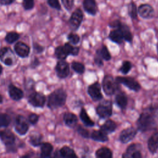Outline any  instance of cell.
Wrapping results in <instances>:
<instances>
[{"instance_id":"cell-48","label":"cell","mask_w":158,"mask_h":158,"mask_svg":"<svg viewBox=\"0 0 158 158\" xmlns=\"http://www.w3.org/2000/svg\"><path fill=\"white\" fill-rule=\"evenodd\" d=\"M15 0H0V4L1 5H9L12 4Z\"/></svg>"},{"instance_id":"cell-46","label":"cell","mask_w":158,"mask_h":158,"mask_svg":"<svg viewBox=\"0 0 158 158\" xmlns=\"http://www.w3.org/2000/svg\"><path fill=\"white\" fill-rule=\"evenodd\" d=\"M121 24H122V22L120 20H115L110 22L109 24V26L112 28H117L120 26Z\"/></svg>"},{"instance_id":"cell-28","label":"cell","mask_w":158,"mask_h":158,"mask_svg":"<svg viewBox=\"0 0 158 158\" xmlns=\"http://www.w3.org/2000/svg\"><path fill=\"white\" fill-rule=\"evenodd\" d=\"M59 152L62 157H77L74 150L67 146H63L60 149Z\"/></svg>"},{"instance_id":"cell-19","label":"cell","mask_w":158,"mask_h":158,"mask_svg":"<svg viewBox=\"0 0 158 158\" xmlns=\"http://www.w3.org/2000/svg\"><path fill=\"white\" fill-rule=\"evenodd\" d=\"M117 128L116 123L112 120H106L100 127V130L106 135L113 133Z\"/></svg>"},{"instance_id":"cell-8","label":"cell","mask_w":158,"mask_h":158,"mask_svg":"<svg viewBox=\"0 0 158 158\" xmlns=\"http://www.w3.org/2000/svg\"><path fill=\"white\" fill-rule=\"evenodd\" d=\"M101 86L99 82H94V83L90 85L87 89L88 94L91 98V99L94 101H99L102 99L103 96L101 93Z\"/></svg>"},{"instance_id":"cell-26","label":"cell","mask_w":158,"mask_h":158,"mask_svg":"<svg viewBox=\"0 0 158 158\" xmlns=\"http://www.w3.org/2000/svg\"><path fill=\"white\" fill-rule=\"evenodd\" d=\"M80 118L85 126L91 127L94 125V122L90 118L84 108H82L80 110Z\"/></svg>"},{"instance_id":"cell-51","label":"cell","mask_w":158,"mask_h":158,"mask_svg":"<svg viewBox=\"0 0 158 158\" xmlns=\"http://www.w3.org/2000/svg\"><path fill=\"white\" fill-rule=\"evenodd\" d=\"M157 52H158V43H157Z\"/></svg>"},{"instance_id":"cell-36","label":"cell","mask_w":158,"mask_h":158,"mask_svg":"<svg viewBox=\"0 0 158 158\" xmlns=\"http://www.w3.org/2000/svg\"><path fill=\"white\" fill-rule=\"evenodd\" d=\"M29 141L32 146H39L42 143V136L41 135H33L30 137Z\"/></svg>"},{"instance_id":"cell-40","label":"cell","mask_w":158,"mask_h":158,"mask_svg":"<svg viewBox=\"0 0 158 158\" xmlns=\"http://www.w3.org/2000/svg\"><path fill=\"white\" fill-rule=\"evenodd\" d=\"M67 39L72 44H77L80 41V36L75 33H70L67 36Z\"/></svg>"},{"instance_id":"cell-33","label":"cell","mask_w":158,"mask_h":158,"mask_svg":"<svg viewBox=\"0 0 158 158\" xmlns=\"http://www.w3.org/2000/svg\"><path fill=\"white\" fill-rule=\"evenodd\" d=\"M19 37H20V35L19 33L14 31H11L7 33L5 37V40L7 43L9 44H12L16 41H17Z\"/></svg>"},{"instance_id":"cell-15","label":"cell","mask_w":158,"mask_h":158,"mask_svg":"<svg viewBox=\"0 0 158 158\" xmlns=\"http://www.w3.org/2000/svg\"><path fill=\"white\" fill-rule=\"evenodd\" d=\"M0 138L2 142L7 146L12 145L15 140L14 135L9 130L0 131Z\"/></svg>"},{"instance_id":"cell-27","label":"cell","mask_w":158,"mask_h":158,"mask_svg":"<svg viewBox=\"0 0 158 158\" xmlns=\"http://www.w3.org/2000/svg\"><path fill=\"white\" fill-rule=\"evenodd\" d=\"M120 28L123 37V40L128 42V43H131L132 40H133V36L131 34V32L130 30V28L125 24H123L122 23L120 26L119 27Z\"/></svg>"},{"instance_id":"cell-32","label":"cell","mask_w":158,"mask_h":158,"mask_svg":"<svg viewBox=\"0 0 158 158\" xmlns=\"http://www.w3.org/2000/svg\"><path fill=\"white\" fill-rule=\"evenodd\" d=\"M55 55L60 60H65L68 56L62 46H59L55 49Z\"/></svg>"},{"instance_id":"cell-43","label":"cell","mask_w":158,"mask_h":158,"mask_svg":"<svg viewBox=\"0 0 158 158\" xmlns=\"http://www.w3.org/2000/svg\"><path fill=\"white\" fill-rule=\"evenodd\" d=\"M34 4V0H23V7L25 10L32 9Z\"/></svg>"},{"instance_id":"cell-20","label":"cell","mask_w":158,"mask_h":158,"mask_svg":"<svg viewBox=\"0 0 158 158\" xmlns=\"http://www.w3.org/2000/svg\"><path fill=\"white\" fill-rule=\"evenodd\" d=\"M64 121L67 126L73 128L76 126L78 122L77 117L75 114L71 112H67L64 115Z\"/></svg>"},{"instance_id":"cell-9","label":"cell","mask_w":158,"mask_h":158,"mask_svg":"<svg viewBox=\"0 0 158 158\" xmlns=\"http://www.w3.org/2000/svg\"><path fill=\"white\" fill-rule=\"evenodd\" d=\"M28 102L34 107H43L46 102V97L41 93L35 92L30 95Z\"/></svg>"},{"instance_id":"cell-2","label":"cell","mask_w":158,"mask_h":158,"mask_svg":"<svg viewBox=\"0 0 158 158\" xmlns=\"http://www.w3.org/2000/svg\"><path fill=\"white\" fill-rule=\"evenodd\" d=\"M67 96V93L63 89H56L48 96V107L51 109H55L63 106L66 102Z\"/></svg>"},{"instance_id":"cell-42","label":"cell","mask_w":158,"mask_h":158,"mask_svg":"<svg viewBox=\"0 0 158 158\" xmlns=\"http://www.w3.org/2000/svg\"><path fill=\"white\" fill-rule=\"evenodd\" d=\"M48 4L52 8L57 10L61 9V6L59 0H48Z\"/></svg>"},{"instance_id":"cell-5","label":"cell","mask_w":158,"mask_h":158,"mask_svg":"<svg viewBox=\"0 0 158 158\" xmlns=\"http://www.w3.org/2000/svg\"><path fill=\"white\" fill-rule=\"evenodd\" d=\"M115 80L118 84H123L131 90L138 91L141 89L139 83L133 78L128 77H117Z\"/></svg>"},{"instance_id":"cell-49","label":"cell","mask_w":158,"mask_h":158,"mask_svg":"<svg viewBox=\"0 0 158 158\" xmlns=\"http://www.w3.org/2000/svg\"><path fill=\"white\" fill-rule=\"evenodd\" d=\"M2 72V65L0 64V75L1 74Z\"/></svg>"},{"instance_id":"cell-11","label":"cell","mask_w":158,"mask_h":158,"mask_svg":"<svg viewBox=\"0 0 158 158\" xmlns=\"http://www.w3.org/2000/svg\"><path fill=\"white\" fill-rule=\"evenodd\" d=\"M137 130L134 127H129L123 130L119 135V140L121 143L125 144L130 142L135 137Z\"/></svg>"},{"instance_id":"cell-37","label":"cell","mask_w":158,"mask_h":158,"mask_svg":"<svg viewBox=\"0 0 158 158\" xmlns=\"http://www.w3.org/2000/svg\"><path fill=\"white\" fill-rule=\"evenodd\" d=\"M98 51L100 56L102 58V59H104L105 60H109L111 59L110 54L107 46L103 45L102 46V48L99 50H98Z\"/></svg>"},{"instance_id":"cell-24","label":"cell","mask_w":158,"mask_h":158,"mask_svg":"<svg viewBox=\"0 0 158 158\" xmlns=\"http://www.w3.org/2000/svg\"><path fill=\"white\" fill-rule=\"evenodd\" d=\"M53 151V146L49 143H43L41 144V157H49Z\"/></svg>"},{"instance_id":"cell-1","label":"cell","mask_w":158,"mask_h":158,"mask_svg":"<svg viewBox=\"0 0 158 158\" xmlns=\"http://www.w3.org/2000/svg\"><path fill=\"white\" fill-rule=\"evenodd\" d=\"M158 115V104L151 105L143 110L136 121L138 130L145 132L154 129L157 125L156 118Z\"/></svg>"},{"instance_id":"cell-4","label":"cell","mask_w":158,"mask_h":158,"mask_svg":"<svg viewBox=\"0 0 158 158\" xmlns=\"http://www.w3.org/2000/svg\"><path fill=\"white\" fill-rule=\"evenodd\" d=\"M98 115L102 119L110 117L112 114V104L110 101L104 100L98 104L96 108Z\"/></svg>"},{"instance_id":"cell-16","label":"cell","mask_w":158,"mask_h":158,"mask_svg":"<svg viewBox=\"0 0 158 158\" xmlns=\"http://www.w3.org/2000/svg\"><path fill=\"white\" fill-rule=\"evenodd\" d=\"M8 91L9 96L14 101H19L23 97V91L12 84L9 85Z\"/></svg>"},{"instance_id":"cell-47","label":"cell","mask_w":158,"mask_h":158,"mask_svg":"<svg viewBox=\"0 0 158 158\" xmlns=\"http://www.w3.org/2000/svg\"><path fill=\"white\" fill-rule=\"evenodd\" d=\"M33 49H34V51L37 53H41L44 51V48L42 46L36 43L33 44Z\"/></svg>"},{"instance_id":"cell-22","label":"cell","mask_w":158,"mask_h":158,"mask_svg":"<svg viewBox=\"0 0 158 158\" xmlns=\"http://www.w3.org/2000/svg\"><path fill=\"white\" fill-rule=\"evenodd\" d=\"M90 137L94 141L98 142H106L109 139L107 135L105 134L100 130L93 131L90 135Z\"/></svg>"},{"instance_id":"cell-38","label":"cell","mask_w":158,"mask_h":158,"mask_svg":"<svg viewBox=\"0 0 158 158\" xmlns=\"http://www.w3.org/2000/svg\"><path fill=\"white\" fill-rule=\"evenodd\" d=\"M131 64L128 60H124L122 62V65L120 68V71L123 74H127L131 69Z\"/></svg>"},{"instance_id":"cell-17","label":"cell","mask_w":158,"mask_h":158,"mask_svg":"<svg viewBox=\"0 0 158 158\" xmlns=\"http://www.w3.org/2000/svg\"><path fill=\"white\" fill-rule=\"evenodd\" d=\"M148 148L149 152L154 154L158 149V132L154 133L148 141Z\"/></svg>"},{"instance_id":"cell-31","label":"cell","mask_w":158,"mask_h":158,"mask_svg":"<svg viewBox=\"0 0 158 158\" xmlns=\"http://www.w3.org/2000/svg\"><path fill=\"white\" fill-rule=\"evenodd\" d=\"M7 57H15L11 49L7 47L2 48L0 50V59L2 61L4 59Z\"/></svg>"},{"instance_id":"cell-23","label":"cell","mask_w":158,"mask_h":158,"mask_svg":"<svg viewBox=\"0 0 158 158\" xmlns=\"http://www.w3.org/2000/svg\"><path fill=\"white\" fill-rule=\"evenodd\" d=\"M141 148V145L139 144H135L133 143L128 146L126 151L125 153L123 154L122 157L123 158H132L134 154L137 152L138 151H139V149Z\"/></svg>"},{"instance_id":"cell-3","label":"cell","mask_w":158,"mask_h":158,"mask_svg":"<svg viewBox=\"0 0 158 158\" xmlns=\"http://www.w3.org/2000/svg\"><path fill=\"white\" fill-rule=\"evenodd\" d=\"M118 83L110 75H106L102 82V87L104 93L108 96L112 95L118 88Z\"/></svg>"},{"instance_id":"cell-14","label":"cell","mask_w":158,"mask_h":158,"mask_svg":"<svg viewBox=\"0 0 158 158\" xmlns=\"http://www.w3.org/2000/svg\"><path fill=\"white\" fill-rule=\"evenodd\" d=\"M83 7L86 12L91 15H95L98 10L96 0H83Z\"/></svg>"},{"instance_id":"cell-50","label":"cell","mask_w":158,"mask_h":158,"mask_svg":"<svg viewBox=\"0 0 158 158\" xmlns=\"http://www.w3.org/2000/svg\"><path fill=\"white\" fill-rule=\"evenodd\" d=\"M2 102V97L1 96V94H0V104Z\"/></svg>"},{"instance_id":"cell-34","label":"cell","mask_w":158,"mask_h":158,"mask_svg":"<svg viewBox=\"0 0 158 158\" xmlns=\"http://www.w3.org/2000/svg\"><path fill=\"white\" fill-rule=\"evenodd\" d=\"M72 68L75 72L79 74L83 73L85 70V65L82 63L77 61H73L72 63Z\"/></svg>"},{"instance_id":"cell-25","label":"cell","mask_w":158,"mask_h":158,"mask_svg":"<svg viewBox=\"0 0 158 158\" xmlns=\"http://www.w3.org/2000/svg\"><path fill=\"white\" fill-rule=\"evenodd\" d=\"M95 155L98 158H111L112 152L107 147H102L96 151Z\"/></svg>"},{"instance_id":"cell-41","label":"cell","mask_w":158,"mask_h":158,"mask_svg":"<svg viewBox=\"0 0 158 158\" xmlns=\"http://www.w3.org/2000/svg\"><path fill=\"white\" fill-rule=\"evenodd\" d=\"M61 2L64 8L68 11H70L74 5V0H61Z\"/></svg>"},{"instance_id":"cell-29","label":"cell","mask_w":158,"mask_h":158,"mask_svg":"<svg viewBox=\"0 0 158 158\" xmlns=\"http://www.w3.org/2000/svg\"><path fill=\"white\" fill-rule=\"evenodd\" d=\"M64 48L68 56L69 55L77 56L80 51V48L78 47L73 46L69 43H66L64 46Z\"/></svg>"},{"instance_id":"cell-13","label":"cell","mask_w":158,"mask_h":158,"mask_svg":"<svg viewBox=\"0 0 158 158\" xmlns=\"http://www.w3.org/2000/svg\"><path fill=\"white\" fill-rule=\"evenodd\" d=\"M14 51L19 57L24 58L29 55L30 49L27 44L22 41H19L15 44Z\"/></svg>"},{"instance_id":"cell-7","label":"cell","mask_w":158,"mask_h":158,"mask_svg":"<svg viewBox=\"0 0 158 158\" xmlns=\"http://www.w3.org/2000/svg\"><path fill=\"white\" fill-rule=\"evenodd\" d=\"M14 129L20 135H25L28 130V125L23 115H19L15 120Z\"/></svg>"},{"instance_id":"cell-44","label":"cell","mask_w":158,"mask_h":158,"mask_svg":"<svg viewBox=\"0 0 158 158\" xmlns=\"http://www.w3.org/2000/svg\"><path fill=\"white\" fill-rule=\"evenodd\" d=\"M39 120V116L34 113H32L28 115V121L32 125H35Z\"/></svg>"},{"instance_id":"cell-21","label":"cell","mask_w":158,"mask_h":158,"mask_svg":"<svg viewBox=\"0 0 158 158\" xmlns=\"http://www.w3.org/2000/svg\"><path fill=\"white\" fill-rule=\"evenodd\" d=\"M115 102L118 107L124 109L128 102V99L126 94L123 92L118 93L115 97Z\"/></svg>"},{"instance_id":"cell-6","label":"cell","mask_w":158,"mask_h":158,"mask_svg":"<svg viewBox=\"0 0 158 158\" xmlns=\"http://www.w3.org/2000/svg\"><path fill=\"white\" fill-rule=\"evenodd\" d=\"M83 19V13L82 10L78 8L75 9L72 14L69 20V25L72 30H77L80 27Z\"/></svg>"},{"instance_id":"cell-10","label":"cell","mask_w":158,"mask_h":158,"mask_svg":"<svg viewBox=\"0 0 158 158\" xmlns=\"http://www.w3.org/2000/svg\"><path fill=\"white\" fill-rule=\"evenodd\" d=\"M56 72L57 75L60 78H65L69 75L70 67L65 60H60L56 65Z\"/></svg>"},{"instance_id":"cell-45","label":"cell","mask_w":158,"mask_h":158,"mask_svg":"<svg viewBox=\"0 0 158 158\" xmlns=\"http://www.w3.org/2000/svg\"><path fill=\"white\" fill-rule=\"evenodd\" d=\"M94 62L96 63V64L99 67L102 66L103 65V62H102V58L101 57V56H100L98 51H96V56L94 57Z\"/></svg>"},{"instance_id":"cell-35","label":"cell","mask_w":158,"mask_h":158,"mask_svg":"<svg viewBox=\"0 0 158 158\" xmlns=\"http://www.w3.org/2000/svg\"><path fill=\"white\" fill-rule=\"evenodd\" d=\"M10 123V117L7 114H0V128L7 127Z\"/></svg>"},{"instance_id":"cell-39","label":"cell","mask_w":158,"mask_h":158,"mask_svg":"<svg viewBox=\"0 0 158 158\" xmlns=\"http://www.w3.org/2000/svg\"><path fill=\"white\" fill-rule=\"evenodd\" d=\"M77 131L80 136H81L84 138H88L90 136L89 131L80 125H78L77 127Z\"/></svg>"},{"instance_id":"cell-30","label":"cell","mask_w":158,"mask_h":158,"mask_svg":"<svg viewBox=\"0 0 158 158\" xmlns=\"http://www.w3.org/2000/svg\"><path fill=\"white\" fill-rule=\"evenodd\" d=\"M128 13L129 16L132 19H136L138 17V9L136 4L133 2H131L128 5Z\"/></svg>"},{"instance_id":"cell-18","label":"cell","mask_w":158,"mask_h":158,"mask_svg":"<svg viewBox=\"0 0 158 158\" xmlns=\"http://www.w3.org/2000/svg\"><path fill=\"white\" fill-rule=\"evenodd\" d=\"M109 38L115 43L121 44L123 42V37L120 28L118 27L110 31L109 34Z\"/></svg>"},{"instance_id":"cell-12","label":"cell","mask_w":158,"mask_h":158,"mask_svg":"<svg viewBox=\"0 0 158 158\" xmlns=\"http://www.w3.org/2000/svg\"><path fill=\"white\" fill-rule=\"evenodd\" d=\"M138 14L143 19H149L154 16V10L151 5L142 4L138 8Z\"/></svg>"}]
</instances>
